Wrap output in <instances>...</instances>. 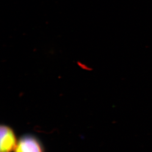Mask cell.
<instances>
[{
	"label": "cell",
	"mask_w": 152,
	"mask_h": 152,
	"mask_svg": "<svg viewBox=\"0 0 152 152\" xmlns=\"http://www.w3.org/2000/svg\"><path fill=\"white\" fill-rule=\"evenodd\" d=\"M17 144L16 136L12 129L5 125H1L0 152H12L15 149Z\"/></svg>",
	"instance_id": "obj_1"
},
{
	"label": "cell",
	"mask_w": 152,
	"mask_h": 152,
	"mask_svg": "<svg viewBox=\"0 0 152 152\" xmlns=\"http://www.w3.org/2000/svg\"><path fill=\"white\" fill-rule=\"evenodd\" d=\"M15 152H44L40 141L34 136L26 135L17 142Z\"/></svg>",
	"instance_id": "obj_2"
}]
</instances>
